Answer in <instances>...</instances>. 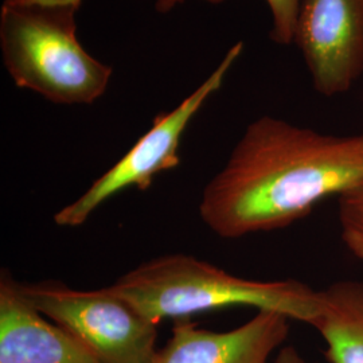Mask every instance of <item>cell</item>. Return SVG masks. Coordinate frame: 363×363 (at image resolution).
Returning <instances> with one entry per match:
<instances>
[{
    "mask_svg": "<svg viewBox=\"0 0 363 363\" xmlns=\"http://www.w3.org/2000/svg\"><path fill=\"white\" fill-rule=\"evenodd\" d=\"M79 9L70 1L3 0L0 54L15 86L58 105H91L104 96L113 67L79 42Z\"/></svg>",
    "mask_w": 363,
    "mask_h": 363,
    "instance_id": "3",
    "label": "cell"
},
{
    "mask_svg": "<svg viewBox=\"0 0 363 363\" xmlns=\"http://www.w3.org/2000/svg\"><path fill=\"white\" fill-rule=\"evenodd\" d=\"M23 295L21 283L0 274V363H100L77 337L49 322Z\"/></svg>",
    "mask_w": 363,
    "mask_h": 363,
    "instance_id": "8",
    "label": "cell"
},
{
    "mask_svg": "<svg viewBox=\"0 0 363 363\" xmlns=\"http://www.w3.org/2000/svg\"><path fill=\"white\" fill-rule=\"evenodd\" d=\"M108 288L156 325L234 306L280 312L310 325L320 312V291L301 281L247 280L187 255L150 259Z\"/></svg>",
    "mask_w": 363,
    "mask_h": 363,
    "instance_id": "2",
    "label": "cell"
},
{
    "mask_svg": "<svg viewBox=\"0 0 363 363\" xmlns=\"http://www.w3.org/2000/svg\"><path fill=\"white\" fill-rule=\"evenodd\" d=\"M363 182V133L328 135L279 117L252 121L203 190L199 214L222 238L288 228Z\"/></svg>",
    "mask_w": 363,
    "mask_h": 363,
    "instance_id": "1",
    "label": "cell"
},
{
    "mask_svg": "<svg viewBox=\"0 0 363 363\" xmlns=\"http://www.w3.org/2000/svg\"><path fill=\"white\" fill-rule=\"evenodd\" d=\"M183 0H155V7L160 13H169L181 4ZM213 4H220L226 0H203ZM271 18V39L277 45H291L294 42V31L298 18L300 0H265Z\"/></svg>",
    "mask_w": 363,
    "mask_h": 363,
    "instance_id": "11",
    "label": "cell"
},
{
    "mask_svg": "<svg viewBox=\"0 0 363 363\" xmlns=\"http://www.w3.org/2000/svg\"><path fill=\"white\" fill-rule=\"evenodd\" d=\"M292 43L315 91L347 93L363 74V0H300Z\"/></svg>",
    "mask_w": 363,
    "mask_h": 363,
    "instance_id": "6",
    "label": "cell"
},
{
    "mask_svg": "<svg viewBox=\"0 0 363 363\" xmlns=\"http://www.w3.org/2000/svg\"><path fill=\"white\" fill-rule=\"evenodd\" d=\"M331 363H363V281L340 280L320 289V312L312 325Z\"/></svg>",
    "mask_w": 363,
    "mask_h": 363,
    "instance_id": "9",
    "label": "cell"
},
{
    "mask_svg": "<svg viewBox=\"0 0 363 363\" xmlns=\"http://www.w3.org/2000/svg\"><path fill=\"white\" fill-rule=\"evenodd\" d=\"M289 320L280 312L257 311L247 323L217 333L179 319L152 363H267L286 342Z\"/></svg>",
    "mask_w": 363,
    "mask_h": 363,
    "instance_id": "7",
    "label": "cell"
},
{
    "mask_svg": "<svg viewBox=\"0 0 363 363\" xmlns=\"http://www.w3.org/2000/svg\"><path fill=\"white\" fill-rule=\"evenodd\" d=\"M244 52V42H237L223 55L208 78L196 86L181 104L154 118L152 127L132 145L130 151L116 162L73 203L61 208L54 220L58 226L77 228L117 193L138 187L147 190L156 175L181 164L179 147L182 136L195 115L220 91L237 60Z\"/></svg>",
    "mask_w": 363,
    "mask_h": 363,
    "instance_id": "5",
    "label": "cell"
},
{
    "mask_svg": "<svg viewBox=\"0 0 363 363\" xmlns=\"http://www.w3.org/2000/svg\"><path fill=\"white\" fill-rule=\"evenodd\" d=\"M273 363H312L308 362L294 346L281 347Z\"/></svg>",
    "mask_w": 363,
    "mask_h": 363,
    "instance_id": "12",
    "label": "cell"
},
{
    "mask_svg": "<svg viewBox=\"0 0 363 363\" xmlns=\"http://www.w3.org/2000/svg\"><path fill=\"white\" fill-rule=\"evenodd\" d=\"M337 220L343 245L363 261V182L337 196Z\"/></svg>",
    "mask_w": 363,
    "mask_h": 363,
    "instance_id": "10",
    "label": "cell"
},
{
    "mask_svg": "<svg viewBox=\"0 0 363 363\" xmlns=\"http://www.w3.org/2000/svg\"><path fill=\"white\" fill-rule=\"evenodd\" d=\"M57 1H72V3H78V4H82L84 0H57Z\"/></svg>",
    "mask_w": 363,
    "mask_h": 363,
    "instance_id": "13",
    "label": "cell"
},
{
    "mask_svg": "<svg viewBox=\"0 0 363 363\" xmlns=\"http://www.w3.org/2000/svg\"><path fill=\"white\" fill-rule=\"evenodd\" d=\"M31 304L64 327L100 363H152L157 325L108 286L78 291L60 281L22 284Z\"/></svg>",
    "mask_w": 363,
    "mask_h": 363,
    "instance_id": "4",
    "label": "cell"
}]
</instances>
